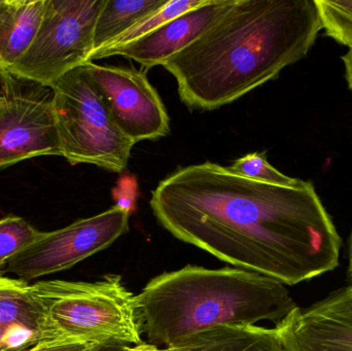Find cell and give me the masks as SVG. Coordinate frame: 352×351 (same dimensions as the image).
I'll return each mask as SVG.
<instances>
[{"label": "cell", "instance_id": "484cf974", "mask_svg": "<svg viewBox=\"0 0 352 351\" xmlns=\"http://www.w3.org/2000/svg\"><path fill=\"white\" fill-rule=\"evenodd\" d=\"M0 351H4L3 348H2L1 346H0Z\"/></svg>", "mask_w": 352, "mask_h": 351}, {"label": "cell", "instance_id": "5bb4252c", "mask_svg": "<svg viewBox=\"0 0 352 351\" xmlns=\"http://www.w3.org/2000/svg\"><path fill=\"white\" fill-rule=\"evenodd\" d=\"M167 351H285L274 329L221 326L186 336Z\"/></svg>", "mask_w": 352, "mask_h": 351}, {"label": "cell", "instance_id": "7a4b0ae2", "mask_svg": "<svg viewBox=\"0 0 352 351\" xmlns=\"http://www.w3.org/2000/svg\"><path fill=\"white\" fill-rule=\"evenodd\" d=\"M322 29L316 0H235L161 66L175 78L188 109L213 111L303 59Z\"/></svg>", "mask_w": 352, "mask_h": 351}, {"label": "cell", "instance_id": "d6986e66", "mask_svg": "<svg viewBox=\"0 0 352 351\" xmlns=\"http://www.w3.org/2000/svg\"><path fill=\"white\" fill-rule=\"evenodd\" d=\"M228 169L246 179L281 187H297L302 181L287 177L277 170L267 160L266 152L245 155L236 160Z\"/></svg>", "mask_w": 352, "mask_h": 351}, {"label": "cell", "instance_id": "44dd1931", "mask_svg": "<svg viewBox=\"0 0 352 351\" xmlns=\"http://www.w3.org/2000/svg\"><path fill=\"white\" fill-rule=\"evenodd\" d=\"M345 67V78L352 92V47H349V51L341 57Z\"/></svg>", "mask_w": 352, "mask_h": 351}, {"label": "cell", "instance_id": "6da1fadb", "mask_svg": "<svg viewBox=\"0 0 352 351\" xmlns=\"http://www.w3.org/2000/svg\"><path fill=\"white\" fill-rule=\"evenodd\" d=\"M150 205L178 240L283 284L339 265L342 242L311 181L270 185L207 161L162 179Z\"/></svg>", "mask_w": 352, "mask_h": 351}, {"label": "cell", "instance_id": "52a82bcc", "mask_svg": "<svg viewBox=\"0 0 352 351\" xmlns=\"http://www.w3.org/2000/svg\"><path fill=\"white\" fill-rule=\"evenodd\" d=\"M131 212L119 205L72 223L52 232H43L34 242L8 260L1 273L29 282L65 271L95 253L109 249L129 231Z\"/></svg>", "mask_w": 352, "mask_h": 351}, {"label": "cell", "instance_id": "5b68a950", "mask_svg": "<svg viewBox=\"0 0 352 351\" xmlns=\"http://www.w3.org/2000/svg\"><path fill=\"white\" fill-rule=\"evenodd\" d=\"M50 88L61 157L72 165L85 163L123 172L135 144L116 125L85 64Z\"/></svg>", "mask_w": 352, "mask_h": 351}, {"label": "cell", "instance_id": "2e32d148", "mask_svg": "<svg viewBox=\"0 0 352 351\" xmlns=\"http://www.w3.org/2000/svg\"><path fill=\"white\" fill-rule=\"evenodd\" d=\"M205 1L206 0H168V2L164 6L155 10L154 12L148 14L146 18L140 20V22L136 23L129 30L120 35L118 38L111 41L107 47H103V49L120 47V45H124L126 43L136 41V39L144 36L148 33L156 30L157 28L162 26L165 23L177 18L180 14L202 5Z\"/></svg>", "mask_w": 352, "mask_h": 351}, {"label": "cell", "instance_id": "ac0fdd59", "mask_svg": "<svg viewBox=\"0 0 352 351\" xmlns=\"http://www.w3.org/2000/svg\"><path fill=\"white\" fill-rule=\"evenodd\" d=\"M324 34L352 47V0H316Z\"/></svg>", "mask_w": 352, "mask_h": 351}, {"label": "cell", "instance_id": "e0dca14e", "mask_svg": "<svg viewBox=\"0 0 352 351\" xmlns=\"http://www.w3.org/2000/svg\"><path fill=\"white\" fill-rule=\"evenodd\" d=\"M41 234V231L20 216L12 214L0 218V269Z\"/></svg>", "mask_w": 352, "mask_h": 351}, {"label": "cell", "instance_id": "603a6c76", "mask_svg": "<svg viewBox=\"0 0 352 351\" xmlns=\"http://www.w3.org/2000/svg\"><path fill=\"white\" fill-rule=\"evenodd\" d=\"M130 348H109V346H96L89 351H128Z\"/></svg>", "mask_w": 352, "mask_h": 351}, {"label": "cell", "instance_id": "277c9868", "mask_svg": "<svg viewBox=\"0 0 352 351\" xmlns=\"http://www.w3.org/2000/svg\"><path fill=\"white\" fill-rule=\"evenodd\" d=\"M43 317L41 341H76L109 348L144 343L136 296L119 274L97 282L43 280L30 284Z\"/></svg>", "mask_w": 352, "mask_h": 351}, {"label": "cell", "instance_id": "7402d4cb", "mask_svg": "<svg viewBox=\"0 0 352 351\" xmlns=\"http://www.w3.org/2000/svg\"><path fill=\"white\" fill-rule=\"evenodd\" d=\"M128 351H167V348H159L156 346H151V344L144 342L138 346H132Z\"/></svg>", "mask_w": 352, "mask_h": 351}, {"label": "cell", "instance_id": "3957f363", "mask_svg": "<svg viewBox=\"0 0 352 351\" xmlns=\"http://www.w3.org/2000/svg\"><path fill=\"white\" fill-rule=\"evenodd\" d=\"M297 307L285 284L239 268L186 266L153 278L136 295L140 331L159 348L221 326L276 325Z\"/></svg>", "mask_w": 352, "mask_h": 351}, {"label": "cell", "instance_id": "7c38bea8", "mask_svg": "<svg viewBox=\"0 0 352 351\" xmlns=\"http://www.w3.org/2000/svg\"><path fill=\"white\" fill-rule=\"evenodd\" d=\"M43 317L30 294V284L0 272V346L25 351L41 341Z\"/></svg>", "mask_w": 352, "mask_h": 351}, {"label": "cell", "instance_id": "8fae6325", "mask_svg": "<svg viewBox=\"0 0 352 351\" xmlns=\"http://www.w3.org/2000/svg\"><path fill=\"white\" fill-rule=\"evenodd\" d=\"M234 2L235 0H206L202 5L180 14L136 41L94 52L89 61L119 55L146 68L162 65L163 62L208 30L233 6Z\"/></svg>", "mask_w": 352, "mask_h": 351}, {"label": "cell", "instance_id": "9a60e30c", "mask_svg": "<svg viewBox=\"0 0 352 351\" xmlns=\"http://www.w3.org/2000/svg\"><path fill=\"white\" fill-rule=\"evenodd\" d=\"M167 2L168 0H105L95 24L93 53L107 47Z\"/></svg>", "mask_w": 352, "mask_h": 351}, {"label": "cell", "instance_id": "30bf717a", "mask_svg": "<svg viewBox=\"0 0 352 351\" xmlns=\"http://www.w3.org/2000/svg\"><path fill=\"white\" fill-rule=\"evenodd\" d=\"M285 351H352V286L275 325Z\"/></svg>", "mask_w": 352, "mask_h": 351}, {"label": "cell", "instance_id": "ffe728a7", "mask_svg": "<svg viewBox=\"0 0 352 351\" xmlns=\"http://www.w3.org/2000/svg\"><path fill=\"white\" fill-rule=\"evenodd\" d=\"M96 346L76 341H41L25 351H89Z\"/></svg>", "mask_w": 352, "mask_h": 351}, {"label": "cell", "instance_id": "8992f818", "mask_svg": "<svg viewBox=\"0 0 352 351\" xmlns=\"http://www.w3.org/2000/svg\"><path fill=\"white\" fill-rule=\"evenodd\" d=\"M105 0H45L43 19L28 49L8 70L45 87L89 62L94 29Z\"/></svg>", "mask_w": 352, "mask_h": 351}, {"label": "cell", "instance_id": "4fadbf2b", "mask_svg": "<svg viewBox=\"0 0 352 351\" xmlns=\"http://www.w3.org/2000/svg\"><path fill=\"white\" fill-rule=\"evenodd\" d=\"M45 0H0V70H10L32 43Z\"/></svg>", "mask_w": 352, "mask_h": 351}, {"label": "cell", "instance_id": "cb8c5ba5", "mask_svg": "<svg viewBox=\"0 0 352 351\" xmlns=\"http://www.w3.org/2000/svg\"><path fill=\"white\" fill-rule=\"evenodd\" d=\"M351 251V253H349V276H351V280L352 282V234L351 238V251Z\"/></svg>", "mask_w": 352, "mask_h": 351}, {"label": "cell", "instance_id": "ba28073f", "mask_svg": "<svg viewBox=\"0 0 352 351\" xmlns=\"http://www.w3.org/2000/svg\"><path fill=\"white\" fill-rule=\"evenodd\" d=\"M0 170L24 160L61 156L49 87L0 70Z\"/></svg>", "mask_w": 352, "mask_h": 351}, {"label": "cell", "instance_id": "d4e9b609", "mask_svg": "<svg viewBox=\"0 0 352 351\" xmlns=\"http://www.w3.org/2000/svg\"><path fill=\"white\" fill-rule=\"evenodd\" d=\"M4 103H6V100H4L3 97H2V95L0 94V109H1L2 106H3Z\"/></svg>", "mask_w": 352, "mask_h": 351}, {"label": "cell", "instance_id": "9c48e42d", "mask_svg": "<svg viewBox=\"0 0 352 351\" xmlns=\"http://www.w3.org/2000/svg\"><path fill=\"white\" fill-rule=\"evenodd\" d=\"M113 122L134 144L170 132V120L156 89L142 70L85 63Z\"/></svg>", "mask_w": 352, "mask_h": 351}]
</instances>
